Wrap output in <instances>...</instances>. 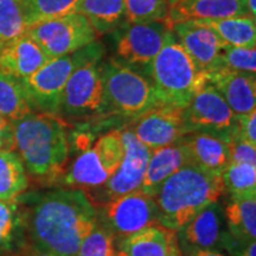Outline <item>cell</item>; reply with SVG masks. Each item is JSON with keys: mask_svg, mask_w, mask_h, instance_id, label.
Wrapping results in <instances>:
<instances>
[{"mask_svg": "<svg viewBox=\"0 0 256 256\" xmlns=\"http://www.w3.org/2000/svg\"><path fill=\"white\" fill-rule=\"evenodd\" d=\"M23 215L28 244L56 256H76L98 222L94 203L78 188L48 192Z\"/></svg>", "mask_w": 256, "mask_h": 256, "instance_id": "cell-1", "label": "cell"}, {"mask_svg": "<svg viewBox=\"0 0 256 256\" xmlns=\"http://www.w3.org/2000/svg\"><path fill=\"white\" fill-rule=\"evenodd\" d=\"M12 124L16 151L26 174L40 182L58 178L69 156L68 132L62 118L32 112Z\"/></svg>", "mask_w": 256, "mask_h": 256, "instance_id": "cell-2", "label": "cell"}, {"mask_svg": "<svg viewBox=\"0 0 256 256\" xmlns=\"http://www.w3.org/2000/svg\"><path fill=\"white\" fill-rule=\"evenodd\" d=\"M224 192L220 174L197 165L183 166L165 180L156 194L159 224L180 232L202 210L218 202Z\"/></svg>", "mask_w": 256, "mask_h": 256, "instance_id": "cell-3", "label": "cell"}, {"mask_svg": "<svg viewBox=\"0 0 256 256\" xmlns=\"http://www.w3.org/2000/svg\"><path fill=\"white\" fill-rule=\"evenodd\" d=\"M147 72L160 104L178 108L186 107L208 83L171 30Z\"/></svg>", "mask_w": 256, "mask_h": 256, "instance_id": "cell-4", "label": "cell"}, {"mask_svg": "<svg viewBox=\"0 0 256 256\" xmlns=\"http://www.w3.org/2000/svg\"><path fill=\"white\" fill-rule=\"evenodd\" d=\"M104 54V46L95 40L75 52L50 60L34 75L22 78L32 110L58 115L63 89L70 76L86 64L100 62Z\"/></svg>", "mask_w": 256, "mask_h": 256, "instance_id": "cell-5", "label": "cell"}, {"mask_svg": "<svg viewBox=\"0 0 256 256\" xmlns=\"http://www.w3.org/2000/svg\"><path fill=\"white\" fill-rule=\"evenodd\" d=\"M107 106L124 116L138 119L162 106L151 82L142 74L110 58L100 68Z\"/></svg>", "mask_w": 256, "mask_h": 256, "instance_id": "cell-6", "label": "cell"}, {"mask_svg": "<svg viewBox=\"0 0 256 256\" xmlns=\"http://www.w3.org/2000/svg\"><path fill=\"white\" fill-rule=\"evenodd\" d=\"M124 154L121 132L113 130L104 134L90 148L76 158L64 182L78 190L101 188L119 168Z\"/></svg>", "mask_w": 256, "mask_h": 256, "instance_id": "cell-7", "label": "cell"}, {"mask_svg": "<svg viewBox=\"0 0 256 256\" xmlns=\"http://www.w3.org/2000/svg\"><path fill=\"white\" fill-rule=\"evenodd\" d=\"M24 34L36 42L50 60L75 52L98 37L87 18L78 12L32 24Z\"/></svg>", "mask_w": 256, "mask_h": 256, "instance_id": "cell-8", "label": "cell"}, {"mask_svg": "<svg viewBox=\"0 0 256 256\" xmlns=\"http://www.w3.org/2000/svg\"><path fill=\"white\" fill-rule=\"evenodd\" d=\"M102 223L121 240L140 230L159 224V212L154 197L140 188L104 202Z\"/></svg>", "mask_w": 256, "mask_h": 256, "instance_id": "cell-9", "label": "cell"}, {"mask_svg": "<svg viewBox=\"0 0 256 256\" xmlns=\"http://www.w3.org/2000/svg\"><path fill=\"white\" fill-rule=\"evenodd\" d=\"M184 118L188 133L212 134L226 142L232 139L236 114L210 83L184 108Z\"/></svg>", "mask_w": 256, "mask_h": 256, "instance_id": "cell-10", "label": "cell"}, {"mask_svg": "<svg viewBox=\"0 0 256 256\" xmlns=\"http://www.w3.org/2000/svg\"><path fill=\"white\" fill-rule=\"evenodd\" d=\"M171 30L166 23L130 24L115 31L114 50L116 60L128 68L148 72L152 60L164 44Z\"/></svg>", "mask_w": 256, "mask_h": 256, "instance_id": "cell-11", "label": "cell"}, {"mask_svg": "<svg viewBox=\"0 0 256 256\" xmlns=\"http://www.w3.org/2000/svg\"><path fill=\"white\" fill-rule=\"evenodd\" d=\"M98 64H86L70 76L60 98L58 116L82 119L106 110L104 83Z\"/></svg>", "mask_w": 256, "mask_h": 256, "instance_id": "cell-12", "label": "cell"}, {"mask_svg": "<svg viewBox=\"0 0 256 256\" xmlns=\"http://www.w3.org/2000/svg\"><path fill=\"white\" fill-rule=\"evenodd\" d=\"M130 130L150 150L172 145L188 134L184 108L168 104L158 106L138 118Z\"/></svg>", "mask_w": 256, "mask_h": 256, "instance_id": "cell-13", "label": "cell"}, {"mask_svg": "<svg viewBox=\"0 0 256 256\" xmlns=\"http://www.w3.org/2000/svg\"><path fill=\"white\" fill-rule=\"evenodd\" d=\"M124 148V159L110 180L102 185L106 202L140 188L152 150L142 145L130 130L121 132Z\"/></svg>", "mask_w": 256, "mask_h": 256, "instance_id": "cell-14", "label": "cell"}, {"mask_svg": "<svg viewBox=\"0 0 256 256\" xmlns=\"http://www.w3.org/2000/svg\"><path fill=\"white\" fill-rule=\"evenodd\" d=\"M174 37L202 72L220 68V57L226 46L218 36L200 22H182L171 26Z\"/></svg>", "mask_w": 256, "mask_h": 256, "instance_id": "cell-15", "label": "cell"}, {"mask_svg": "<svg viewBox=\"0 0 256 256\" xmlns=\"http://www.w3.org/2000/svg\"><path fill=\"white\" fill-rule=\"evenodd\" d=\"M210 83L222 95L236 115H243L256 110L255 74L234 72L220 66L206 74Z\"/></svg>", "mask_w": 256, "mask_h": 256, "instance_id": "cell-16", "label": "cell"}, {"mask_svg": "<svg viewBox=\"0 0 256 256\" xmlns=\"http://www.w3.org/2000/svg\"><path fill=\"white\" fill-rule=\"evenodd\" d=\"M226 232L223 209L218 202H215L202 210L178 232L184 247L220 252Z\"/></svg>", "mask_w": 256, "mask_h": 256, "instance_id": "cell-17", "label": "cell"}, {"mask_svg": "<svg viewBox=\"0 0 256 256\" xmlns=\"http://www.w3.org/2000/svg\"><path fill=\"white\" fill-rule=\"evenodd\" d=\"M242 16H249L244 0H178L170 5L166 24L171 28L182 22L217 20Z\"/></svg>", "mask_w": 256, "mask_h": 256, "instance_id": "cell-18", "label": "cell"}, {"mask_svg": "<svg viewBox=\"0 0 256 256\" xmlns=\"http://www.w3.org/2000/svg\"><path fill=\"white\" fill-rule=\"evenodd\" d=\"M49 60L42 48L25 34L0 49V70L19 80L34 75Z\"/></svg>", "mask_w": 256, "mask_h": 256, "instance_id": "cell-19", "label": "cell"}, {"mask_svg": "<svg viewBox=\"0 0 256 256\" xmlns=\"http://www.w3.org/2000/svg\"><path fill=\"white\" fill-rule=\"evenodd\" d=\"M178 241L177 232L156 224L121 240L119 256H174Z\"/></svg>", "mask_w": 256, "mask_h": 256, "instance_id": "cell-20", "label": "cell"}, {"mask_svg": "<svg viewBox=\"0 0 256 256\" xmlns=\"http://www.w3.org/2000/svg\"><path fill=\"white\" fill-rule=\"evenodd\" d=\"M190 162L188 151L180 142L172 145L152 150L140 190L154 197L165 180L179 168Z\"/></svg>", "mask_w": 256, "mask_h": 256, "instance_id": "cell-21", "label": "cell"}, {"mask_svg": "<svg viewBox=\"0 0 256 256\" xmlns=\"http://www.w3.org/2000/svg\"><path fill=\"white\" fill-rule=\"evenodd\" d=\"M190 162L210 172L220 174L229 164L228 142L208 133H188L180 140Z\"/></svg>", "mask_w": 256, "mask_h": 256, "instance_id": "cell-22", "label": "cell"}, {"mask_svg": "<svg viewBox=\"0 0 256 256\" xmlns=\"http://www.w3.org/2000/svg\"><path fill=\"white\" fill-rule=\"evenodd\" d=\"M75 12L87 18L98 36L127 24L124 0H78Z\"/></svg>", "mask_w": 256, "mask_h": 256, "instance_id": "cell-23", "label": "cell"}, {"mask_svg": "<svg viewBox=\"0 0 256 256\" xmlns=\"http://www.w3.org/2000/svg\"><path fill=\"white\" fill-rule=\"evenodd\" d=\"M223 214L230 235L242 241H255L256 194L230 197Z\"/></svg>", "mask_w": 256, "mask_h": 256, "instance_id": "cell-24", "label": "cell"}, {"mask_svg": "<svg viewBox=\"0 0 256 256\" xmlns=\"http://www.w3.org/2000/svg\"><path fill=\"white\" fill-rule=\"evenodd\" d=\"M218 36L226 46L255 48L256 22L250 16L200 22Z\"/></svg>", "mask_w": 256, "mask_h": 256, "instance_id": "cell-25", "label": "cell"}, {"mask_svg": "<svg viewBox=\"0 0 256 256\" xmlns=\"http://www.w3.org/2000/svg\"><path fill=\"white\" fill-rule=\"evenodd\" d=\"M28 186V174L18 153L0 151V202L14 200Z\"/></svg>", "mask_w": 256, "mask_h": 256, "instance_id": "cell-26", "label": "cell"}, {"mask_svg": "<svg viewBox=\"0 0 256 256\" xmlns=\"http://www.w3.org/2000/svg\"><path fill=\"white\" fill-rule=\"evenodd\" d=\"M32 112L20 80L0 70V114L17 121Z\"/></svg>", "mask_w": 256, "mask_h": 256, "instance_id": "cell-27", "label": "cell"}, {"mask_svg": "<svg viewBox=\"0 0 256 256\" xmlns=\"http://www.w3.org/2000/svg\"><path fill=\"white\" fill-rule=\"evenodd\" d=\"M25 25L74 14L78 0H17Z\"/></svg>", "mask_w": 256, "mask_h": 256, "instance_id": "cell-28", "label": "cell"}, {"mask_svg": "<svg viewBox=\"0 0 256 256\" xmlns=\"http://www.w3.org/2000/svg\"><path fill=\"white\" fill-rule=\"evenodd\" d=\"M224 191L230 197L256 194V165L230 162L220 172Z\"/></svg>", "mask_w": 256, "mask_h": 256, "instance_id": "cell-29", "label": "cell"}, {"mask_svg": "<svg viewBox=\"0 0 256 256\" xmlns=\"http://www.w3.org/2000/svg\"><path fill=\"white\" fill-rule=\"evenodd\" d=\"M127 24L166 23L170 4L168 0H124Z\"/></svg>", "mask_w": 256, "mask_h": 256, "instance_id": "cell-30", "label": "cell"}, {"mask_svg": "<svg viewBox=\"0 0 256 256\" xmlns=\"http://www.w3.org/2000/svg\"><path fill=\"white\" fill-rule=\"evenodd\" d=\"M115 238L114 234L98 220L94 230L80 246L76 256H119Z\"/></svg>", "mask_w": 256, "mask_h": 256, "instance_id": "cell-31", "label": "cell"}, {"mask_svg": "<svg viewBox=\"0 0 256 256\" xmlns=\"http://www.w3.org/2000/svg\"><path fill=\"white\" fill-rule=\"evenodd\" d=\"M22 228L24 229V215L14 200L0 202V252L11 248Z\"/></svg>", "mask_w": 256, "mask_h": 256, "instance_id": "cell-32", "label": "cell"}, {"mask_svg": "<svg viewBox=\"0 0 256 256\" xmlns=\"http://www.w3.org/2000/svg\"><path fill=\"white\" fill-rule=\"evenodd\" d=\"M26 30L17 0H0V42L8 43Z\"/></svg>", "mask_w": 256, "mask_h": 256, "instance_id": "cell-33", "label": "cell"}, {"mask_svg": "<svg viewBox=\"0 0 256 256\" xmlns=\"http://www.w3.org/2000/svg\"><path fill=\"white\" fill-rule=\"evenodd\" d=\"M220 66L234 72L255 74L256 48L224 46L220 52Z\"/></svg>", "mask_w": 256, "mask_h": 256, "instance_id": "cell-34", "label": "cell"}, {"mask_svg": "<svg viewBox=\"0 0 256 256\" xmlns=\"http://www.w3.org/2000/svg\"><path fill=\"white\" fill-rule=\"evenodd\" d=\"M229 164H250L256 165V146L250 142L232 138L228 142Z\"/></svg>", "mask_w": 256, "mask_h": 256, "instance_id": "cell-35", "label": "cell"}, {"mask_svg": "<svg viewBox=\"0 0 256 256\" xmlns=\"http://www.w3.org/2000/svg\"><path fill=\"white\" fill-rule=\"evenodd\" d=\"M256 146V110L252 113L236 115L234 136Z\"/></svg>", "mask_w": 256, "mask_h": 256, "instance_id": "cell-36", "label": "cell"}, {"mask_svg": "<svg viewBox=\"0 0 256 256\" xmlns=\"http://www.w3.org/2000/svg\"><path fill=\"white\" fill-rule=\"evenodd\" d=\"M0 151H16L14 124L0 114Z\"/></svg>", "mask_w": 256, "mask_h": 256, "instance_id": "cell-37", "label": "cell"}, {"mask_svg": "<svg viewBox=\"0 0 256 256\" xmlns=\"http://www.w3.org/2000/svg\"><path fill=\"white\" fill-rule=\"evenodd\" d=\"M14 256H56L50 254V252L40 250V249L32 247L31 244H28L26 242L24 246H22L20 248L18 249L17 252H14Z\"/></svg>", "mask_w": 256, "mask_h": 256, "instance_id": "cell-38", "label": "cell"}, {"mask_svg": "<svg viewBox=\"0 0 256 256\" xmlns=\"http://www.w3.org/2000/svg\"><path fill=\"white\" fill-rule=\"evenodd\" d=\"M186 256H226L218 250H209V249L186 248Z\"/></svg>", "mask_w": 256, "mask_h": 256, "instance_id": "cell-39", "label": "cell"}, {"mask_svg": "<svg viewBox=\"0 0 256 256\" xmlns=\"http://www.w3.org/2000/svg\"><path fill=\"white\" fill-rule=\"evenodd\" d=\"M246 8H247V11L249 16H252V18H255L256 16V0H244Z\"/></svg>", "mask_w": 256, "mask_h": 256, "instance_id": "cell-40", "label": "cell"}, {"mask_svg": "<svg viewBox=\"0 0 256 256\" xmlns=\"http://www.w3.org/2000/svg\"><path fill=\"white\" fill-rule=\"evenodd\" d=\"M174 256H183V252H182L180 249H179V250L176 252V254Z\"/></svg>", "mask_w": 256, "mask_h": 256, "instance_id": "cell-41", "label": "cell"}, {"mask_svg": "<svg viewBox=\"0 0 256 256\" xmlns=\"http://www.w3.org/2000/svg\"><path fill=\"white\" fill-rule=\"evenodd\" d=\"M168 2L170 5H172V4H174V2H177L178 0H168Z\"/></svg>", "mask_w": 256, "mask_h": 256, "instance_id": "cell-42", "label": "cell"}, {"mask_svg": "<svg viewBox=\"0 0 256 256\" xmlns=\"http://www.w3.org/2000/svg\"><path fill=\"white\" fill-rule=\"evenodd\" d=\"M2 46H4V43H2V42H0V49H2Z\"/></svg>", "mask_w": 256, "mask_h": 256, "instance_id": "cell-43", "label": "cell"}]
</instances>
